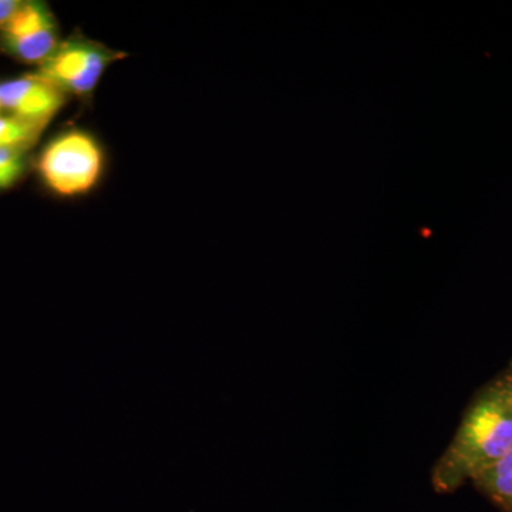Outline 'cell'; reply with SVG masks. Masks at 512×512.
<instances>
[{
	"mask_svg": "<svg viewBox=\"0 0 512 512\" xmlns=\"http://www.w3.org/2000/svg\"><path fill=\"white\" fill-rule=\"evenodd\" d=\"M511 448L512 412L497 384L491 382L468 404L456 434L431 470V485L437 493H454Z\"/></svg>",
	"mask_w": 512,
	"mask_h": 512,
	"instance_id": "6da1fadb",
	"label": "cell"
},
{
	"mask_svg": "<svg viewBox=\"0 0 512 512\" xmlns=\"http://www.w3.org/2000/svg\"><path fill=\"white\" fill-rule=\"evenodd\" d=\"M37 165L50 190L60 197H77L99 183L104 156L92 134L73 130L50 141Z\"/></svg>",
	"mask_w": 512,
	"mask_h": 512,
	"instance_id": "7a4b0ae2",
	"label": "cell"
},
{
	"mask_svg": "<svg viewBox=\"0 0 512 512\" xmlns=\"http://www.w3.org/2000/svg\"><path fill=\"white\" fill-rule=\"evenodd\" d=\"M119 57L123 55L87 40H67L59 43L39 74L64 93L82 96L96 89L104 70Z\"/></svg>",
	"mask_w": 512,
	"mask_h": 512,
	"instance_id": "3957f363",
	"label": "cell"
},
{
	"mask_svg": "<svg viewBox=\"0 0 512 512\" xmlns=\"http://www.w3.org/2000/svg\"><path fill=\"white\" fill-rule=\"evenodd\" d=\"M2 40L10 55L22 62L43 64L59 46L55 16L45 3L23 2L2 28Z\"/></svg>",
	"mask_w": 512,
	"mask_h": 512,
	"instance_id": "277c9868",
	"label": "cell"
},
{
	"mask_svg": "<svg viewBox=\"0 0 512 512\" xmlns=\"http://www.w3.org/2000/svg\"><path fill=\"white\" fill-rule=\"evenodd\" d=\"M66 93L42 74H29L0 84V104L10 116L47 126L62 110Z\"/></svg>",
	"mask_w": 512,
	"mask_h": 512,
	"instance_id": "5b68a950",
	"label": "cell"
},
{
	"mask_svg": "<svg viewBox=\"0 0 512 512\" xmlns=\"http://www.w3.org/2000/svg\"><path fill=\"white\" fill-rule=\"evenodd\" d=\"M471 483L501 512H512V448L493 466L481 471Z\"/></svg>",
	"mask_w": 512,
	"mask_h": 512,
	"instance_id": "8992f818",
	"label": "cell"
},
{
	"mask_svg": "<svg viewBox=\"0 0 512 512\" xmlns=\"http://www.w3.org/2000/svg\"><path fill=\"white\" fill-rule=\"evenodd\" d=\"M45 127L10 114L0 116V150H28L36 143Z\"/></svg>",
	"mask_w": 512,
	"mask_h": 512,
	"instance_id": "52a82bcc",
	"label": "cell"
},
{
	"mask_svg": "<svg viewBox=\"0 0 512 512\" xmlns=\"http://www.w3.org/2000/svg\"><path fill=\"white\" fill-rule=\"evenodd\" d=\"M26 168V150H0V190L13 187Z\"/></svg>",
	"mask_w": 512,
	"mask_h": 512,
	"instance_id": "ba28073f",
	"label": "cell"
},
{
	"mask_svg": "<svg viewBox=\"0 0 512 512\" xmlns=\"http://www.w3.org/2000/svg\"><path fill=\"white\" fill-rule=\"evenodd\" d=\"M494 382L497 384L500 392L503 393L504 399L507 400L512 412V362Z\"/></svg>",
	"mask_w": 512,
	"mask_h": 512,
	"instance_id": "9c48e42d",
	"label": "cell"
},
{
	"mask_svg": "<svg viewBox=\"0 0 512 512\" xmlns=\"http://www.w3.org/2000/svg\"><path fill=\"white\" fill-rule=\"evenodd\" d=\"M23 2L20 0H0V29L5 28L10 19L19 12Z\"/></svg>",
	"mask_w": 512,
	"mask_h": 512,
	"instance_id": "30bf717a",
	"label": "cell"
},
{
	"mask_svg": "<svg viewBox=\"0 0 512 512\" xmlns=\"http://www.w3.org/2000/svg\"><path fill=\"white\" fill-rule=\"evenodd\" d=\"M0 111H2V104H0Z\"/></svg>",
	"mask_w": 512,
	"mask_h": 512,
	"instance_id": "8fae6325",
	"label": "cell"
}]
</instances>
